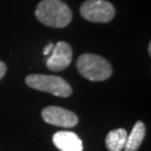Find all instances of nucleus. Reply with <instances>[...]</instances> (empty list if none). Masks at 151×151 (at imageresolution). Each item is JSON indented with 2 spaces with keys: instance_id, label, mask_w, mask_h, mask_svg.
<instances>
[{
  "instance_id": "6",
  "label": "nucleus",
  "mask_w": 151,
  "mask_h": 151,
  "mask_svg": "<svg viewBox=\"0 0 151 151\" xmlns=\"http://www.w3.org/2000/svg\"><path fill=\"white\" fill-rule=\"evenodd\" d=\"M73 50L70 44L65 42H58L54 45V48L49 54L46 65L47 68L53 72H60L67 68L72 63Z\"/></svg>"
},
{
  "instance_id": "11",
  "label": "nucleus",
  "mask_w": 151,
  "mask_h": 151,
  "mask_svg": "<svg viewBox=\"0 0 151 151\" xmlns=\"http://www.w3.org/2000/svg\"><path fill=\"white\" fill-rule=\"evenodd\" d=\"M53 48H54V45H53L52 43H49L48 45L45 47V50H44V55H49L50 53H52Z\"/></svg>"
},
{
  "instance_id": "5",
  "label": "nucleus",
  "mask_w": 151,
  "mask_h": 151,
  "mask_svg": "<svg viewBox=\"0 0 151 151\" xmlns=\"http://www.w3.org/2000/svg\"><path fill=\"white\" fill-rule=\"evenodd\" d=\"M42 118L48 124L62 128H74L78 123V118L74 112L60 106H47L42 111Z\"/></svg>"
},
{
  "instance_id": "9",
  "label": "nucleus",
  "mask_w": 151,
  "mask_h": 151,
  "mask_svg": "<svg viewBox=\"0 0 151 151\" xmlns=\"http://www.w3.org/2000/svg\"><path fill=\"white\" fill-rule=\"evenodd\" d=\"M128 132L125 129H115L110 131L105 138V146L109 151H122L125 145Z\"/></svg>"
},
{
  "instance_id": "10",
  "label": "nucleus",
  "mask_w": 151,
  "mask_h": 151,
  "mask_svg": "<svg viewBox=\"0 0 151 151\" xmlns=\"http://www.w3.org/2000/svg\"><path fill=\"white\" fill-rule=\"evenodd\" d=\"M6 70H7V66H6V64L4 62L0 60V81H1V78L5 76Z\"/></svg>"
},
{
  "instance_id": "7",
  "label": "nucleus",
  "mask_w": 151,
  "mask_h": 151,
  "mask_svg": "<svg viewBox=\"0 0 151 151\" xmlns=\"http://www.w3.org/2000/svg\"><path fill=\"white\" fill-rule=\"evenodd\" d=\"M53 142L60 151H83L80 137L70 131H60L53 135Z\"/></svg>"
},
{
  "instance_id": "1",
  "label": "nucleus",
  "mask_w": 151,
  "mask_h": 151,
  "mask_svg": "<svg viewBox=\"0 0 151 151\" xmlns=\"http://www.w3.org/2000/svg\"><path fill=\"white\" fill-rule=\"evenodd\" d=\"M35 15L39 22L53 28L66 27L72 22V10L62 0H43L38 4Z\"/></svg>"
},
{
  "instance_id": "12",
  "label": "nucleus",
  "mask_w": 151,
  "mask_h": 151,
  "mask_svg": "<svg viewBox=\"0 0 151 151\" xmlns=\"http://www.w3.org/2000/svg\"><path fill=\"white\" fill-rule=\"evenodd\" d=\"M149 54H151V46H150V44H149Z\"/></svg>"
},
{
  "instance_id": "4",
  "label": "nucleus",
  "mask_w": 151,
  "mask_h": 151,
  "mask_svg": "<svg viewBox=\"0 0 151 151\" xmlns=\"http://www.w3.org/2000/svg\"><path fill=\"white\" fill-rule=\"evenodd\" d=\"M80 11L84 19L92 22L105 24L115 16L113 5L105 0H86L82 4Z\"/></svg>"
},
{
  "instance_id": "8",
  "label": "nucleus",
  "mask_w": 151,
  "mask_h": 151,
  "mask_svg": "<svg viewBox=\"0 0 151 151\" xmlns=\"http://www.w3.org/2000/svg\"><path fill=\"white\" fill-rule=\"evenodd\" d=\"M146 125L143 122L138 121L134 124L133 129L131 131L125 140V145H124V150L125 151H137L140 148L142 141L146 137Z\"/></svg>"
},
{
  "instance_id": "2",
  "label": "nucleus",
  "mask_w": 151,
  "mask_h": 151,
  "mask_svg": "<svg viewBox=\"0 0 151 151\" xmlns=\"http://www.w3.org/2000/svg\"><path fill=\"white\" fill-rule=\"evenodd\" d=\"M78 73L93 82L108 80L112 75V66L102 56L95 54H83L76 60Z\"/></svg>"
},
{
  "instance_id": "3",
  "label": "nucleus",
  "mask_w": 151,
  "mask_h": 151,
  "mask_svg": "<svg viewBox=\"0 0 151 151\" xmlns=\"http://www.w3.org/2000/svg\"><path fill=\"white\" fill-rule=\"evenodd\" d=\"M26 84L37 91L50 93L60 97H68L73 93L70 85L60 76L30 74L26 77Z\"/></svg>"
}]
</instances>
